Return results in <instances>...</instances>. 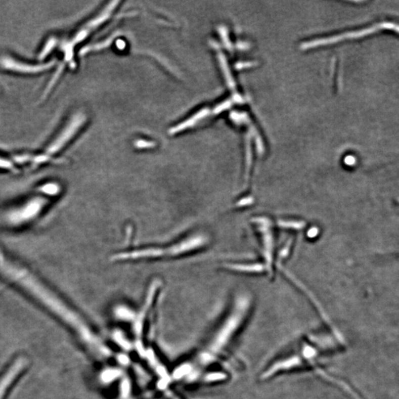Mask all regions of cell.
I'll use <instances>...</instances> for the list:
<instances>
[{"instance_id": "obj_1", "label": "cell", "mask_w": 399, "mask_h": 399, "mask_svg": "<svg viewBox=\"0 0 399 399\" xmlns=\"http://www.w3.org/2000/svg\"><path fill=\"white\" fill-rule=\"evenodd\" d=\"M336 332L315 333L304 336L277 356L262 372V380L285 373L316 371L325 376L323 368L328 360L342 349Z\"/></svg>"}, {"instance_id": "obj_2", "label": "cell", "mask_w": 399, "mask_h": 399, "mask_svg": "<svg viewBox=\"0 0 399 399\" xmlns=\"http://www.w3.org/2000/svg\"><path fill=\"white\" fill-rule=\"evenodd\" d=\"M250 302L246 297H240L235 301L217 332L202 349L195 360L194 365L205 368L217 361L231 345L247 320Z\"/></svg>"}, {"instance_id": "obj_3", "label": "cell", "mask_w": 399, "mask_h": 399, "mask_svg": "<svg viewBox=\"0 0 399 399\" xmlns=\"http://www.w3.org/2000/svg\"><path fill=\"white\" fill-rule=\"evenodd\" d=\"M207 238L201 234L192 235L190 238L184 239L177 242L175 244L166 248H147L145 249L136 250L129 252L121 253L115 256V259H137L147 258H159L162 257H175L185 255L186 254L200 249L206 246Z\"/></svg>"}, {"instance_id": "obj_4", "label": "cell", "mask_w": 399, "mask_h": 399, "mask_svg": "<svg viewBox=\"0 0 399 399\" xmlns=\"http://www.w3.org/2000/svg\"><path fill=\"white\" fill-rule=\"evenodd\" d=\"M118 3V2L109 3L108 6L102 9L99 14L95 16L94 18L88 20L84 25L81 26V28L73 33L71 38L67 40L62 46L65 62L68 63L72 60L73 56V49L76 48L77 45L82 42L93 32L95 31L96 29L102 26L105 22L108 20V19L113 14V11L116 9Z\"/></svg>"}, {"instance_id": "obj_5", "label": "cell", "mask_w": 399, "mask_h": 399, "mask_svg": "<svg viewBox=\"0 0 399 399\" xmlns=\"http://www.w3.org/2000/svg\"><path fill=\"white\" fill-rule=\"evenodd\" d=\"M85 121L84 115L80 113L73 115L63 126L62 130L58 133L55 139L49 144L46 149V155H54L62 150L70 141L74 139L75 136L82 128Z\"/></svg>"}, {"instance_id": "obj_6", "label": "cell", "mask_w": 399, "mask_h": 399, "mask_svg": "<svg viewBox=\"0 0 399 399\" xmlns=\"http://www.w3.org/2000/svg\"><path fill=\"white\" fill-rule=\"evenodd\" d=\"M0 65L6 70H12L14 72L22 73H38L51 68L53 66V62L45 65H29L17 59L7 57H3L0 60Z\"/></svg>"}, {"instance_id": "obj_7", "label": "cell", "mask_w": 399, "mask_h": 399, "mask_svg": "<svg viewBox=\"0 0 399 399\" xmlns=\"http://www.w3.org/2000/svg\"><path fill=\"white\" fill-rule=\"evenodd\" d=\"M12 166L13 165L11 162L7 161L6 159H4V158H0V168H3V169H11Z\"/></svg>"}]
</instances>
